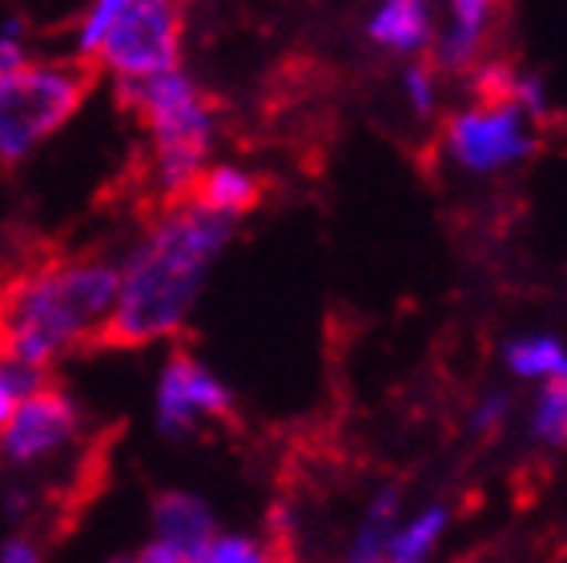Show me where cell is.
<instances>
[{"mask_svg": "<svg viewBox=\"0 0 567 563\" xmlns=\"http://www.w3.org/2000/svg\"><path fill=\"white\" fill-rule=\"evenodd\" d=\"M234 226V217L209 214L189 197L165 202L130 258L117 262V303L89 350H137L182 335Z\"/></svg>", "mask_w": 567, "mask_h": 563, "instance_id": "6da1fadb", "label": "cell"}, {"mask_svg": "<svg viewBox=\"0 0 567 563\" xmlns=\"http://www.w3.org/2000/svg\"><path fill=\"white\" fill-rule=\"evenodd\" d=\"M121 270L110 258H56L0 286V355L37 370L89 350L117 303Z\"/></svg>", "mask_w": 567, "mask_h": 563, "instance_id": "7a4b0ae2", "label": "cell"}, {"mask_svg": "<svg viewBox=\"0 0 567 563\" xmlns=\"http://www.w3.org/2000/svg\"><path fill=\"white\" fill-rule=\"evenodd\" d=\"M117 98L121 105L137 109L150 133V174L162 206L186 197V190L206 165L214 130H218L209 98L194 85V76L182 73V65L142 76V81H117Z\"/></svg>", "mask_w": 567, "mask_h": 563, "instance_id": "3957f363", "label": "cell"}, {"mask_svg": "<svg viewBox=\"0 0 567 563\" xmlns=\"http://www.w3.org/2000/svg\"><path fill=\"white\" fill-rule=\"evenodd\" d=\"M93 89L89 61H21L0 73V165H21L65 130Z\"/></svg>", "mask_w": 567, "mask_h": 563, "instance_id": "277c9868", "label": "cell"}, {"mask_svg": "<svg viewBox=\"0 0 567 563\" xmlns=\"http://www.w3.org/2000/svg\"><path fill=\"white\" fill-rule=\"evenodd\" d=\"M182 29L186 0H125L105 29L93 69L113 81H142L182 65Z\"/></svg>", "mask_w": 567, "mask_h": 563, "instance_id": "5b68a950", "label": "cell"}, {"mask_svg": "<svg viewBox=\"0 0 567 563\" xmlns=\"http://www.w3.org/2000/svg\"><path fill=\"white\" fill-rule=\"evenodd\" d=\"M535 145H539L535 121L507 98L463 109L447 125L451 162L471 170V174H495V170L527 162L535 153Z\"/></svg>", "mask_w": 567, "mask_h": 563, "instance_id": "8992f818", "label": "cell"}, {"mask_svg": "<svg viewBox=\"0 0 567 563\" xmlns=\"http://www.w3.org/2000/svg\"><path fill=\"white\" fill-rule=\"evenodd\" d=\"M81 434V411L56 382L44 379L17 402V411L0 427V455L17 467L44 463L65 451Z\"/></svg>", "mask_w": 567, "mask_h": 563, "instance_id": "52a82bcc", "label": "cell"}, {"mask_svg": "<svg viewBox=\"0 0 567 563\" xmlns=\"http://www.w3.org/2000/svg\"><path fill=\"white\" fill-rule=\"evenodd\" d=\"M153 414H157V431L182 439V434L197 431V422H229L234 395L194 355L177 350V355H169L162 379H157Z\"/></svg>", "mask_w": 567, "mask_h": 563, "instance_id": "ba28073f", "label": "cell"}, {"mask_svg": "<svg viewBox=\"0 0 567 563\" xmlns=\"http://www.w3.org/2000/svg\"><path fill=\"white\" fill-rule=\"evenodd\" d=\"M214 540V511L189 491H162L153 499V540L145 543L142 563H197Z\"/></svg>", "mask_w": 567, "mask_h": 563, "instance_id": "9c48e42d", "label": "cell"}, {"mask_svg": "<svg viewBox=\"0 0 567 563\" xmlns=\"http://www.w3.org/2000/svg\"><path fill=\"white\" fill-rule=\"evenodd\" d=\"M367 37L386 53H423L435 37V9L431 0H382L367 21Z\"/></svg>", "mask_w": 567, "mask_h": 563, "instance_id": "30bf717a", "label": "cell"}, {"mask_svg": "<svg viewBox=\"0 0 567 563\" xmlns=\"http://www.w3.org/2000/svg\"><path fill=\"white\" fill-rule=\"evenodd\" d=\"M186 197L194 206L209 209V214L238 222L262 202V182L250 170H241V165H202V174L194 177Z\"/></svg>", "mask_w": 567, "mask_h": 563, "instance_id": "8fae6325", "label": "cell"}, {"mask_svg": "<svg viewBox=\"0 0 567 563\" xmlns=\"http://www.w3.org/2000/svg\"><path fill=\"white\" fill-rule=\"evenodd\" d=\"M499 0H451V21L447 33L439 41V61L447 69H467L475 61L487 33V21Z\"/></svg>", "mask_w": 567, "mask_h": 563, "instance_id": "7c38bea8", "label": "cell"}, {"mask_svg": "<svg viewBox=\"0 0 567 563\" xmlns=\"http://www.w3.org/2000/svg\"><path fill=\"white\" fill-rule=\"evenodd\" d=\"M451 523V511L447 508H423L415 511L411 520H399L391 531V540H386V552H382V560L391 563H423L426 555L435 552L439 540H443V531H447Z\"/></svg>", "mask_w": 567, "mask_h": 563, "instance_id": "4fadbf2b", "label": "cell"}, {"mask_svg": "<svg viewBox=\"0 0 567 563\" xmlns=\"http://www.w3.org/2000/svg\"><path fill=\"white\" fill-rule=\"evenodd\" d=\"M503 362L515 379L547 382L556 375H567V347L551 335H524L503 347Z\"/></svg>", "mask_w": 567, "mask_h": 563, "instance_id": "5bb4252c", "label": "cell"}, {"mask_svg": "<svg viewBox=\"0 0 567 563\" xmlns=\"http://www.w3.org/2000/svg\"><path fill=\"white\" fill-rule=\"evenodd\" d=\"M403 520V499L394 488H382L379 495L371 499V508L362 515L354 540H350V560L354 563H374L386 552V540H391L394 523Z\"/></svg>", "mask_w": 567, "mask_h": 563, "instance_id": "9a60e30c", "label": "cell"}, {"mask_svg": "<svg viewBox=\"0 0 567 563\" xmlns=\"http://www.w3.org/2000/svg\"><path fill=\"white\" fill-rule=\"evenodd\" d=\"M539 399L532 411V434L547 447H567V375L539 382Z\"/></svg>", "mask_w": 567, "mask_h": 563, "instance_id": "2e32d148", "label": "cell"}, {"mask_svg": "<svg viewBox=\"0 0 567 563\" xmlns=\"http://www.w3.org/2000/svg\"><path fill=\"white\" fill-rule=\"evenodd\" d=\"M44 379H49V370H37L12 355H0V427H4L9 414L17 411V402H21L33 387H41Z\"/></svg>", "mask_w": 567, "mask_h": 563, "instance_id": "e0dca14e", "label": "cell"}, {"mask_svg": "<svg viewBox=\"0 0 567 563\" xmlns=\"http://www.w3.org/2000/svg\"><path fill=\"white\" fill-rule=\"evenodd\" d=\"M270 560V547L250 535H218L214 531V540L206 543V552L197 563H262Z\"/></svg>", "mask_w": 567, "mask_h": 563, "instance_id": "ac0fdd59", "label": "cell"}, {"mask_svg": "<svg viewBox=\"0 0 567 563\" xmlns=\"http://www.w3.org/2000/svg\"><path fill=\"white\" fill-rule=\"evenodd\" d=\"M503 98L515 101V105L524 109L532 121H539V117H547V113H551V98H547V85L539 81V76H507Z\"/></svg>", "mask_w": 567, "mask_h": 563, "instance_id": "d6986e66", "label": "cell"}, {"mask_svg": "<svg viewBox=\"0 0 567 563\" xmlns=\"http://www.w3.org/2000/svg\"><path fill=\"white\" fill-rule=\"evenodd\" d=\"M403 93H406V105L415 109V117H431L439 105V81L435 73L426 65H411L403 76Z\"/></svg>", "mask_w": 567, "mask_h": 563, "instance_id": "ffe728a7", "label": "cell"}, {"mask_svg": "<svg viewBox=\"0 0 567 563\" xmlns=\"http://www.w3.org/2000/svg\"><path fill=\"white\" fill-rule=\"evenodd\" d=\"M503 419H507V395H487L471 414L475 431H495V427H503Z\"/></svg>", "mask_w": 567, "mask_h": 563, "instance_id": "44dd1931", "label": "cell"}, {"mask_svg": "<svg viewBox=\"0 0 567 563\" xmlns=\"http://www.w3.org/2000/svg\"><path fill=\"white\" fill-rule=\"evenodd\" d=\"M44 560L41 543L29 540V535H12V540L0 543V563H37Z\"/></svg>", "mask_w": 567, "mask_h": 563, "instance_id": "7402d4cb", "label": "cell"}, {"mask_svg": "<svg viewBox=\"0 0 567 563\" xmlns=\"http://www.w3.org/2000/svg\"><path fill=\"white\" fill-rule=\"evenodd\" d=\"M21 61H29V57H24V44L17 41L12 33H0V73L17 69Z\"/></svg>", "mask_w": 567, "mask_h": 563, "instance_id": "603a6c76", "label": "cell"}]
</instances>
